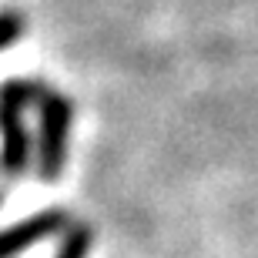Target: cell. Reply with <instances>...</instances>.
I'll use <instances>...</instances> for the list:
<instances>
[{"instance_id":"cell-1","label":"cell","mask_w":258,"mask_h":258,"mask_svg":"<svg viewBox=\"0 0 258 258\" xmlns=\"http://www.w3.org/2000/svg\"><path fill=\"white\" fill-rule=\"evenodd\" d=\"M47 87L30 77H10L0 84V171L7 178L27 171L30 164V134L24 124V111L40 104Z\"/></svg>"},{"instance_id":"cell-2","label":"cell","mask_w":258,"mask_h":258,"mask_svg":"<svg viewBox=\"0 0 258 258\" xmlns=\"http://www.w3.org/2000/svg\"><path fill=\"white\" fill-rule=\"evenodd\" d=\"M40 127H37V174L44 181H57L67 158V134H71V114L74 104L57 91L40 97Z\"/></svg>"},{"instance_id":"cell-3","label":"cell","mask_w":258,"mask_h":258,"mask_svg":"<svg viewBox=\"0 0 258 258\" xmlns=\"http://www.w3.org/2000/svg\"><path fill=\"white\" fill-rule=\"evenodd\" d=\"M67 228H71V215L64 208H44L37 215H30V218L0 231V258H17L30 245H37L44 238H54V235H64Z\"/></svg>"},{"instance_id":"cell-4","label":"cell","mask_w":258,"mask_h":258,"mask_svg":"<svg viewBox=\"0 0 258 258\" xmlns=\"http://www.w3.org/2000/svg\"><path fill=\"white\" fill-rule=\"evenodd\" d=\"M87 251H91V228L87 225H77V228L64 231L60 248L54 258H87Z\"/></svg>"},{"instance_id":"cell-5","label":"cell","mask_w":258,"mask_h":258,"mask_svg":"<svg viewBox=\"0 0 258 258\" xmlns=\"http://www.w3.org/2000/svg\"><path fill=\"white\" fill-rule=\"evenodd\" d=\"M24 14L17 10H0V50H7L10 44H17L24 37Z\"/></svg>"},{"instance_id":"cell-6","label":"cell","mask_w":258,"mask_h":258,"mask_svg":"<svg viewBox=\"0 0 258 258\" xmlns=\"http://www.w3.org/2000/svg\"><path fill=\"white\" fill-rule=\"evenodd\" d=\"M0 205H4V191H0Z\"/></svg>"}]
</instances>
